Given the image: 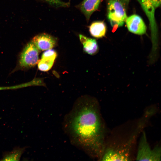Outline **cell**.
Returning <instances> with one entry per match:
<instances>
[{
	"mask_svg": "<svg viewBox=\"0 0 161 161\" xmlns=\"http://www.w3.org/2000/svg\"><path fill=\"white\" fill-rule=\"evenodd\" d=\"M107 17L111 25L116 27L122 26L127 18L123 4L120 0H108Z\"/></svg>",
	"mask_w": 161,
	"mask_h": 161,
	"instance_id": "obj_4",
	"label": "cell"
},
{
	"mask_svg": "<svg viewBox=\"0 0 161 161\" xmlns=\"http://www.w3.org/2000/svg\"><path fill=\"white\" fill-rule=\"evenodd\" d=\"M128 30L131 32L138 35L145 34L147 27L141 18L136 14L127 17L126 21Z\"/></svg>",
	"mask_w": 161,
	"mask_h": 161,
	"instance_id": "obj_8",
	"label": "cell"
},
{
	"mask_svg": "<svg viewBox=\"0 0 161 161\" xmlns=\"http://www.w3.org/2000/svg\"><path fill=\"white\" fill-rule=\"evenodd\" d=\"M63 128L72 145L99 160L106 147L105 128L95 99L84 95L77 99L65 116Z\"/></svg>",
	"mask_w": 161,
	"mask_h": 161,
	"instance_id": "obj_1",
	"label": "cell"
},
{
	"mask_svg": "<svg viewBox=\"0 0 161 161\" xmlns=\"http://www.w3.org/2000/svg\"><path fill=\"white\" fill-rule=\"evenodd\" d=\"M80 40L83 44L84 51L90 55H94L98 52L99 48L96 40L82 34L79 35Z\"/></svg>",
	"mask_w": 161,
	"mask_h": 161,
	"instance_id": "obj_11",
	"label": "cell"
},
{
	"mask_svg": "<svg viewBox=\"0 0 161 161\" xmlns=\"http://www.w3.org/2000/svg\"><path fill=\"white\" fill-rule=\"evenodd\" d=\"M24 148H17L6 153L3 156L2 161H18L24 152Z\"/></svg>",
	"mask_w": 161,
	"mask_h": 161,
	"instance_id": "obj_13",
	"label": "cell"
},
{
	"mask_svg": "<svg viewBox=\"0 0 161 161\" xmlns=\"http://www.w3.org/2000/svg\"><path fill=\"white\" fill-rule=\"evenodd\" d=\"M151 1L155 9L160 6L161 0H151Z\"/></svg>",
	"mask_w": 161,
	"mask_h": 161,
	"instance_id": "obj_14",
	"label": "cell"
},
{
	"mask_svg": "<svg viewBox=\"0 0 161 161\" xmlns=\"http://www.w3.org/2000/svg\"><path fill=\"white\" fill-rule=\"evenodd\" d=\"M39 50L32 41L28 43L21 53L19 60L20 66L23 68H30L36 65L39 61Z\"/></svg>",
	"mask_w": 161,
	"mask_h": 161,
	"instance_id": "obj_5",
	"label": "cell"
},
{
	"mask_svg": "<svg viewBox=\"0 0 161 161\" xmlns=\"http://www.w3.org/2000/svg\"><path fill=\"white\" fill-rule=\"evenodd\" d=\"M124 5H127L129 3L130 0H120Z\"/></svg>",
	"mask_w": 161,
	"mask_h": 161,
	"instance_id": "obj_15",
	"label": "cell"
},
{
	"mask_svg": "<svg viewBox=\"0 0 161 161\" xmlns=\"http://www.w3.org/2000/svg\"><path fill=\"white\" fill-rule=\"evenodd\" d=\"M101 0H83L77 7L88 21L92 14L98 9Z\"/></svg>",
	"mask_w": 161,
	"mask_h": 161,
	"instance_id": "obj_10",
	"label": "cell"
},
{
	"mask_svg": "<svg viewBox=\"0 0 161 161\" xmlns=\"http://www.w3.org/2000/svg\"><path fill=\"white\" fill-rule=\"evenodd\" d=\"M161 154L160 147L157 145L152 148L147 141L145 132L143 131L139 142L136 160L160 161Z\"/></svg>",
	"mask_w": 161,
	"mask_h": 161,
	"instance_id": "obj_3",
	"label": "cell"
},
{
	"mask_svg": "<svg viewBox=\"0 0 161 161\" xmlns=\"http://www.w3.org/2000/svg\"><path fill=\"white\" fill-rule=\"evenodd\" d=\"M106 26L105 23L102 21H95L89 27V31L91 35L97 38L104 37L106 32Z\"/></svg>",
	"mask_w": 161,
	"mask_h": 161,
	"instance_id": "obj_12",
	"label": "cell"
},
{
	"mask_svg": "<svg viewBox=\"0 0 161 161\" xmlns=\"http://www.w3.org/2000/svg\"><path fill=\"white\" fill-rule=\"evenodd\" d=\"M57 56L56 51L52 49L46 50L42 55L41 59L38 63V69L42 71L49 70L52 66Z\"/></svg>",
	"mask_w": 161,
	"mask_h": 161,
	"instance_id": "obj_9",
	"label": "cell"
},
{
	"mask_svg": "<svg viewBox=\"0 0 161 161\" xmlns=\"http://www.w3.org/2000/svg\"><path fill=\"white\" fill-rule=\"evenodd\" d=\"M137 126L136 130L125 143L114 147H107L103 157L107 161H129L131 160V151L136 139L140 130L145 124L147 119L144 117Z\"/></svg>",
	"mask_w": 161,
	"mask_h": 161,
	"instance_id": "obj_2",
	"label": "cell"
},
{
	"mask_svg": "<svg viewBox=\"0 0 161 161\" xmlns=\"http://www.w3.org/2000/svg\"><path fill=\"white\" fill-rule=\"evenodd\" d=\"M32 41L40 51L52 49L56 45L57 39L55 37L47 33H41L35 36Z\"/></svg>",
	"mask_w": 161,
	"mask_h": 161,
	"instance_id": "obj_7",
	"label": "cell"
},
{
	"mask_svg": "<svg viewBox=\"0 0 161 161\" xmlns=\"http://www.w3.org/2000/svg\"><path fill=\"white\" fill-rule=\"evenodd\" d=\"M137 0L148 19L153 46H156L157 45V29L155 17V8L152 5L151 0Z\"/></svg>",
	"mask_w": 161,
	"mask_h": 161,
	"instance_id": "obj_6",
	"label": "cell"
}]
</instances>
